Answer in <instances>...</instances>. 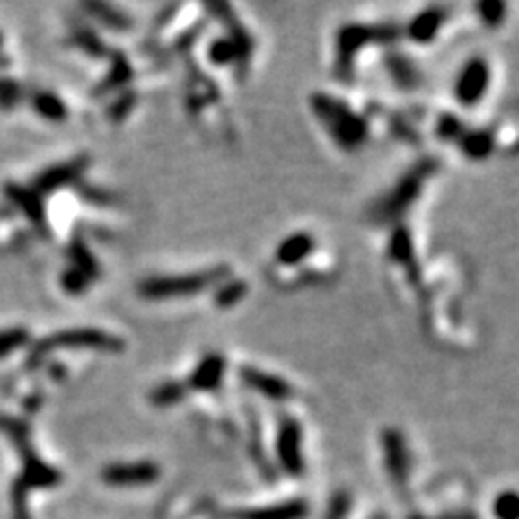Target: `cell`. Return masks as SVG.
<instances>
[{
	"mask_svg": "<svg viewBox=\"0 0 519 519\" xmlns=\"http://www.w3.org/2000/svg\"><path fill=\"white\" fill-rule=\"evenodd\" d=\"M310 102L316 118L342 150H357L362 145L366 139V121L355 115L347 104L327 93H314Z\"/></svg>",
	"mask_w": 519,
	"mask_h": 519,
	"instance_id": "1",
	"label": "cell"
},
{
	"mask_svg": "<svg viewBox=\"0 0 519 519\" xmlns=\"http://www.w3.org/2000/svg\"><path fill=\"white\" fill-rule=\"evenodd\" d=\"M227 279V268L216 267L210 271L176 275V277H150L139 284V293L143 299L150 301H167V299H182V296H193L208 290L210 286L221 284Z\"/></svg>",
	"mask_w": 519,
	"mask_h": 519,
	"instance_id": "2",
	"label": "cell"
},
{
	"mask_svg": "<svg viewBox=\"0 0 519 519\" xmlns=\"http://www.w3.org/2000/svg\"><path fill=\"white\" fill-rule=\"evenodd\" d=\"M396 37H399V31L390 24H381V26L344 24L340 29V33H338V41H336L338 76L344 78V81L353 76L355 57H357V52L362 50V48L374 44V41L388 44V41L396 40Z\"/></svg>",
	"mask_w": 519,
	"mask_h": 519,
	"instance_id": "3",
	"label": "cell"
},
{
	"mask_svg": "<svg viewBox=\"0 0 519 519\" xmlns=\"http://www.w3.org/2000/svg\"><path fill=\"white\" fill-rule=\"evenodd\" d=\"M437 165L431 161H422L420 165H416L411 172H407V176L391 189L390 195H385L383 199H379V204L373 208V216L377 224H390L396 221L409 210V206L420 198L422 187L431 173H435Z\"/></svg>",
	"mask_w": 519,
	"mask_h": 519,
	"instance_id": "4",
	"label": "cell"
},
{
	"mask_svg": "<svg viewBox=\"0 0 519 519\" xmlns=\"http://www.w3.org/2000/svg\"><path fill=\"white\" fill-rule=\"evenodd\" d=\"M55 348H87V351H104V353H118L124 348V342L119 338L110 336L107 331L100 330H72L50 336L48 340L37 344L33 359L44 357Z\"/></svg>",
	"mask_w": 519,
	"mask_h": 519,
	"instance_id": "5",
	"label": "cell"
},
{
	"mask_svg": "<svg viewBox=\"0 0 519 519\" xmlns=\"http://www.w3.org/2000/svg\"><path fill=\"white\" fill-rule=\"evenodd\" d=\"M487 84H489V66L483 59L468 61L463 70L457 76V87L454 95L463 107H476L487 93Z\"/></svg>",
	"mask_w": 519,
	"mask_h": 519,
	"instance_id": "6",
	"label": "cell"
},
{
	"mask_svg": "<svg viewBox=\"0 0 519 519\" xmlns=\"http://www.w3.org/2000/svg\"><path fill=\"white\" fill-rule=\"evenodd\" d=\"M301 442H303V431H301L299 422L284 420L277 433V457L284 472H288L290 476L303 474L305 461L303 453H301Z\"/></svg>",
	"mask_w": 519,
	"mask_h": 519,
	"instance_id": "7",
	"label": "cell"
},
{
	"mask_svg": "<svg viewBox=\"0 0 519 519\" xmlns=\"http://www.w3.org/2000/svg\"><path fill=\"white\" fill-rule=\"evenodd\" d=\"M161 476V468L152 461H135V463H113L104 468L102 480L110 487H145Z\"/></svg>",
	"mask_w": 519,
	"mask_h": 519,
	"instance_id": "8",
	"label": "cell"
},
{
	"mask_svg": "<svg viewBox=\"0 0 519 519\" xmlns=\"http://www.w3.org/2000/svg\"><path fill=\"white\" fill-rule=\"evenodd\" d=\"M238 377H241V381L247 388L260 391V394L267 396V399L271 400H286L288 396H293V388H290L282 377H275V374L264 373V370L242 366L238 370Z\"/></svg>",
	"mask_w": 519,
	"mask_h": 519,
	"instance_id": "9",
	"label": "cell"
},
{
	"mask_svg": "<svg viewBox=\"0 0 519 519\" xmlns=\"http://www.w3.org/2000/svg\"><path fill=\"white\" fill-rule=\"evenodd\" d=\"M385 446V463H388L390 476L399 489L407 487V476H409V457H407L405 439L399 431H385L383 435Z\"/></svg>",
	"mask_w": 519,
	"mask_h": 519,
	"instance_id": "10",
	"label": "cell"
},
{
	"mask_svg": "<svg viewBox=\"0 0 519 519\" xmlns=\"http://www.w3.org/2000/svg\"><path fill=\"white\" fill-rule=\"evenodd\" d=\"M225 359L219 353H208L189 377V388L198 391H216L224 383Z\"/></svg>",
	"mask_w": 519,
	"mask_h": 519,
	"instance_id": "11",
	"label": "cell"
},
{
	"mask_svg": "<svg viewBox=\"0 0 519 519\" xmlns=\"http://www.w3.org/2000/svg\"><path fill=\"white\" fill-rule=\"evenodd\" d=\"M307 505L303 500H290L277 506L262 508H242V511H232L230 519H305Z\"/></svg>",
	"mask_w": 519,
	"mask_h": 519,
	"instance_id": "12",
	"label": "cell"
},
{
	"mask_svg": "<svg viewBox=\"0 0 519 519\" xmlns=\"http://www.w3.org/2000/svg\"><path fill=\"white\" fill-rule=\"evenodd\" d=\"M314 247V238L305 232H296L284 238L282 245L275 249V262L282 267H299L307 256H312Z\"/></svg>",
	"mask_w": 519,
	"mask_h": 519,
	"instance_id": "13",
	"label": "cell"
},
{
	"mask_svg": "<svg viewBox=\"0 0 519 519\" xmlns=\"http://www.w3.org/2000/svg\"><path fill=\"white\" fill-rule=\"evenodd\" d=\"M444 20H446V12L439 7H428L422 13H418L411 20L409 29H407V37L416 44H431L435 40L439 29H442Z\"/></svg>",
	"mask_w": 519,
	"mask_h": 519,
	"instance_id": "14",
	"label": "cell"
},
{
	"mask_svg": "<svg viewBox=\"0 0 519 519\" xmlns=\"http://www.w3.org/2000/svg\"><path fill=\"white\" fill-rule=\"evenodd\" d=\"M461 141V150L468 154L470 158H487V154L494 147V136L485 130H476L463 135Z\"/></svg>",
	"mask_w": 519,
	"mask_h": 519,
	"instance_id": "15",
	"label": "cell"
},
{
	"mask_svg": "<svg viewBox=\"0 0 519 519\" xmlns=\"http://www.w3.org/2000/svg\"><path fill=\"white\" fill-rule=\"evenodd\" d=\"M184 394H187V388H184L182 383H178V381H167V383H161L152 391L150 400L152 405L156 407H172L178 405V402L184 399Z\"/></svg>",
	"mask_w": 519,
	"mask_h": 519,
	"instance_id": "16",
	"label": "cell"
},
{
	"mask_svg": "<svg viewBox=\"0 0 519 519\" xmlns=\"http://www.w3.org/2000/svg\"><path fill=\"white\" fill-rule=\"evenodd\" d=\"M208 59L210 63H215V66H230V63H236L241 59V55H238L234 41H232L230 37H221V40H215L213 44H210Z\"/></svg>",
	"mask_w": 519,
	"mask_h": 519,
	"instance_id": "17",
	"label": "cell"
},
{
	"mask_svg": "<svg viewBox=\"0 0 519 519\" xmlns=\"http://www.w3.org/2000/svg\"><path fill=\"white\" fill-rule=\"evenodd\" d=\"M247 293V284L245 282H238V279H224L219 286V290H216L215 299H216V305L219 307H232L236 305L238 301L242 299Z\"/></svg>",
	"mask_w": 519,
	"mask_h": 519,
	"instance_id": "18",
	"label": "cell"
},
{
	"mask_svg": "<svg viewBox=\"0 0 519 519\" xmlns=\"http://www.w3.org/2000/svg\"><path fill=\"white\" fill-rule=\"evenodd\" d=\"M390 253L396 262H411L413 258V242L409 232L405 227L394 230V234L390 238Z\"/></svg>",
	"mask_w": 519,
	"mask_h": 519,
	"instance_id": "19",
	"label": "cell"
},
{
	"mask_svg": "<svg viewBox=\"0 0 519 519\" xmlns=\"http://www.w3.org/2000/svg\"><path fill=\"white\" fill-rule=\"evenodd\" d=\"M494 513L497 519H517V496L513 491H505L496 497Z\"/></svg>",
	"mask_w": 519,
	"mask_h": 519,
	"instance_id": "20",
	"label": "cell"
},
{
	"mask_svg": "<svg viewBox=\"0 0 519 519\" xmlns=\"http://www.w3.org/2000/svg\"><path fill=\"white\" fill-rule=\"evenodd\" d=\"M480 20L489 26H497L505 20V4L502 3H480L479 4Z\"/></svg>",
	"mask_w": 519,
	"mask_h": 519,
	"instance_id": "21",
	"label": "cell"
},
{
	"mask_svg": "<svg viewBox=\"0 0 519 519\" xmlns=\"http://www.w3.org/2000/svg\"><path fill=\"white\" fill-rule=\"evenodd\" d=\"M390 67H391V74L396 76V81H399L400 84H413V81H416V72H413L409 63H407L405 59H400V57L391 59Z\"/></svg>",
	"mask_w": 519,
	"mask_h": 519,
	"instance_id": "22",
	"label": "cell"
},
{
	"mask_svg": "<svg viewBox=\"0 0 519 519\" xmlns=\"http://www.w3.org/2000/svg\"><path fill=\"white\" fill-rule=\"evenodd\" d=\"M437 132L444 136V139L450 141V139H457L461 135V121L454 118V115H444L442 119H439V126H437Z\"/></svg>",
	"mask_w": 519,
	"mask_h": 519,
	"instance_id": "23",
	"label": "cell"
},
{
	"mask_svg": "<svg viewBox=\"0 0 519 519\" xmlns=\"http://www.w3.org/2000/svg\"><path fill=\"white\" fill-rule=\"evenodd\" d=\"M348 508H351V500H348L347 494H340L333 497L330 513H327V519H344L347 517Z\"/></svg>",
	"mask_w": 519,
	"mask_h": 519,
	"instance_id": "24",
	"label": "cell"
},
{
	"mask_svg": "<svg viewBox=\"0 0 519 519\" xmlns=\"http://www.w3.org/2000/svg\"><path fill=\"white\" fill-rule=\"evenodd\" d=\"M442 519H479V517H476V513H457V515H446Z\"/></svg>",
	"mask_w": 519,
	"mask_h": 519,
	"instance_id": "25",
	"label": "cell"
}]
</instances>
